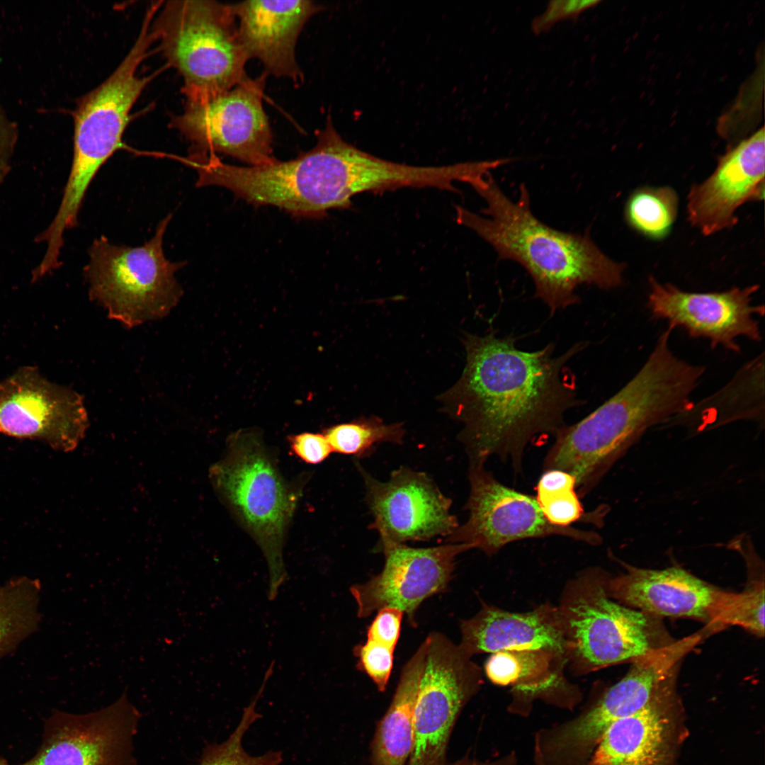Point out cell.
I'll use <instances>...</instances> for the list:
<instances>
[{"instance_id": "cell-6", "label": "cell", "mask_w": 765, "mask_h": 765, "mask_svg": "<svg viewBox=\"0 0 765 765\" xmlns=\"http://www.w3.org/2000/svg\"><path fill=\"white\" fill-rule=\"evenodd\" d=\"M171 218L163 219L142 246L117 245L101 236L89 249L84 274L90 299L128 328L164 317L181 298L175 275L185 262L169 261L163 250Z\"/></svg>"}, {"instance_id": "cell-25", "label": "cell", "mask_w": 765, "mask_h": 765, "mask_svg": "<svg viewBox=\"0 0 765 765\" xmlns=\"http://www.w3.org/2000/svg\"><path fill=\"white\" fill-rule=\"evenodd\" d=\"M545 518L559 526H571L578 521L601 523V512L597 509L585 513L576 492L574 477L560 470L544 471L539 479L536 498Z\"/></svg>"}, {"instance_id": "cell-30", "label": "cell", "mask_w": 765, "mask_h": 765, "mask_svg": "<svg viewBox=\"0 0 765 765\" xmlns=\"http://www.w3.org/2000/svg\"><path fill=\"white\" fill-rule=\"evenodd\" d=\"M393 652V649L368 639L353 649V654L358 659V668L368 674L380 692L385 691L390 679Z\"/></svg>"}, {"instance_id": "cell-29", "label": "cell", "mask_w": 765, "mask_h": 765, "mask_svg": "<svg viewBox=\"0 0 765 765\" xmlns=\"http://www.w3.org/2000/svg\"><path fill=\"white\" fill-rule=\"evenodd\" d=\"M726 626L736 625L755 635H764V580L753 583L744 591L735 594L725 622Z\"/></svg>"}, {"instance_id": "cell-19", "label": "cell", "mask_w": 765, "mask_h": 765, "mask_svg": "<svg viewBox=\"0 0 765 765\" xmlns=\"http://www.w3.org/2000/svg\"><path fill=\"white\" fill-rule=\"evenodd\" d=\"M765 134L761 127L732 147L703 183L693 186L688 196V219L703 234L710 235L734 226L737 209L750 199L763 198Z\"/></svg>"}, {"instance_id": "cell-18", "label": "cell", "mask_w": 765, "mask_h": 765, "mask_svg": "<svg viewBox=\"0 0 765 765\" xmlns=\"http://www.w3.org/2000/svg\"><path fill=\"white\" fill-rule=\"evenodd\" d=\"M625 568L619 576L606 578V589L611 599L652 616L696 618L714 629L724 628L734 593L678 567Z\"/></svg>"}, {"instance_id": "cell-4", "label": "cell", "mask_w": 765, "mask_h": 765, "mask_svg": "<svg viewBox=\"0 0 765 765\" xmlns=\"http://www.w3.org/2000/svg\"><path fill=\"white\" fill-rule=\"evenodd\" d=\"M209 477L217 494L264 553L269 572L268 597L274 600L288 579L283 546L298 492L285 480L260 438L251 433L230 438Z\"/></svg>"}, {"instance_id": "cell-24", "label": "cell", "mask_w": 765, "mask_h": 765, "mask_svg": "<svg viewBox=\"0 0 765 765\" xmlns=\"http://www.w3.org/2000/svg\"><path fill=\"white\" fill-rule=\"evenodd\" d=\"M41 592L39 580L26 576L0 584V659L38 629Z\"/></svg>"}, {"instance_id": "cell-31", "label": "cell", "mask_w": 765, "mask_h": 765, "mask_svg": "<svg viewBox=\"0 0 765 765\" xmlns=\"http://www.w3.org/2000/svg\"><path fill=\"white\" fill-rule=\"evenodd\" d=\"M601 3L599 0H552L545 11L531 22L534 35H539L551 30L559 21L576 20L584 11Z\"/></svg>"}, {"instance_id": "cell-16", "label": "cell", "mask_w": 765, "mask_h": 765, "mask_svg": "<svg viewBox=\"0 0 765 765\" xmlns=\"http://www.w3.org/2000/svg\"><path fill=\"white\" fill-rule=\"evenodd\" d=\"M649 283L648 308L653 317L667 320L673 329L680 327L691 337L710 340L713 348L722 346L733 352L740 350L736 341L740 336L761 341L755 316L764 315V306L752 304L758 285L720 293H688L654 277Z\"/></svg>"}, {"instance_id": "cell-35", "label": "cell", "mask_w": 765, "mask_h": 765, "mask_svg": "<svg viewBox=\"0 0 765 765\" xmlns=\"http://www.w3.org/2000/svg\"><path fill=\"white\" fill-rule=\"evenodd\" d=\"M456 765H519L516 754L509 753L495 760L480 761L464 758L456 761Z\"/></svg>"}, {"instance_id": "cell-36", "label": "cell", "mask_w": 765, "mask_h": 765, "mask_svg": "<svg viewBox=\"0 0 765 765\" xmlns=\"http://www.w3.org/2000/svg\"><path fill=\"white\" fill-rule=\"evenodd\" d=\"M0 765H10V764H8V762L4 759H3V758H1L0 756Z\"/></svg>"}, {"instance_id": "cell-34", "label": "cell", "mask_w": 765, "mask_h": 765, "mask_svg": "<svg viewBox=\"0 0 765 765\" xmlns=\"http://www.w3.org/2000/svg\"><path fill=\"white\" fill-rule=\"evenodd\" d=\"M13 146V132L0 112V183L9 171V158Z\"/></svg>"}, {"instance_id": "cell-5", "label": "cell", "mask_w": 765, "mask_h": 765, "mask_svg": "<svg viewBox=\"0 0 765 765\" xmlns=\"http://www.w3.org/2000/svg\"><path fill=\"white\" fill-rule=\"evenodd\" d=\"M152 30L169 64L183 79L186 99L222 94L247 76L249 58L232 4L167 1L154 17Z\"/></svg>"}, {"instance_id": "cell-14", "label": "cell", "mask_w": 765, "mask_h": 765, "mask_svg": "<svg viewBox=\"0 0 765 765\" xmlns=\"http://www.w3.org/2000/svg\"><path fill=\"white\" fill-rule=\"evenodd\" d=\"M89 424L82 397L49 381L36 367H21L0 381V434L69 452Z\"/></svg>"}, {"instance_id": "cell-1", "label": "cell", "mask_w": 765, "mask_h": 765, "mask_svg": "<svg viewBox=\"0 0 765 765\" xmlns=\"http://www.w3.org/2000/svg\"><path fill=\"white\" fill-rule=\"evenodd\" d=\"M466 364L458 382L443 396L449 413L461 422V438L470 463L497 457L521 470L527 446L554 434L564 416L581 402L567 364L586 347L578 342L555 355L549 344L522 351L512 336L468 334Z\"/></svg>"}, {"instance_id": "cell-27", "label": "cell", "mask_w": 765, "mask_h": 765, "mask_svg": "<svg viewBox=\"0 0 765 765\" xmlns=\"http://www.w3.org/2000/svg\"><path fill=\"white\" fill-rule=\"evenodd\" d=\"M404 434L402 424H385L375 416L337 424L324 433L332 452L356 457L368 455L381 443H402Z\"/></svg>"}, {"instance_id": "cell-9", "label": "cell", "mask_w": 765, "mask_h": 765, "mask_svg": "<svg viewBox=\"0 0 765 765\" xmlns=\"http://www.w3.org/2000/svg\"><path fill=\"white\" fill-rule=\"evenodd\" d=\"M700 640L693 635L658 647L633 662L628 673L572 720L538 731L536 754L542 765H586L607 728L646 707L664 688L675 665Z\"/></svg>"}, {"instance_id": "cell-2", "label": "cell", "mask_w": 765, "mask_h": 765, "mask_svg": "<svg viewBox=\"0 0 765 765\" xmlns=\"http://www.w3.org/2000/svg\"><path fill=\"white\" fill-rule=\"evenodd\" d=\"M672 330L667 327L659 335L642 367L618 392L554 434L544 471L570 473L583 497L647 429L690 409L691 393L705 368L675 356L669 346Z\"/></svg>"}, {"instance_id": "cell-33", "label": "cell", "mask_w": 765, "mask_h": 765, "mask_svg": "<svg viewBox=\"0 0 765 765\" xmlns=\"http://www.w3.org/2000/svg\"><path fill=\"white\" fill-rule=\"evenodd\" d=\"M293 453L309 464H318L327 459L332 450L324 434L302 433L289 438Z\"/></svg>"}, {"instance_id": "cell-32", "label": "cell", "mask_w": 765, "mask_h": 765, "mask_svg": "<svg viewBox=\"0 0 765 765\" xmlns=\"http://www.w3.org/2000/svg\"><path fill=\"white\" fill-rule=\"evenodd\" d=\"M403 615L402 611L394 607L380 609L368 628L367 639L395 650L400 635Z\"/></svg>"}, {"instance_id": "cell-10", "label": "cell", "mask_w": 765, "mask_h": 765, "mask_svg": "<svg viewBox=\"0 0 765 765\" xmlns=\"http://www.w3.org/2000/svg\"><path fill=\"white\" fill-rule=\"evenodd\" d=\"M414 711V742L407 765H456L448 760L455 722L482 685L480 668L460 645L432 632Z\"/></svg>"}, {"instance_id": "cell-23", "label": "cell", "mask_w": 765, "mask_h": 765, "mask_svg": "<svg viewBox=\"0 0 765 765\" xmlns=\"http://www.w3.org/2000/svg\"><path fill=\"white\" fill-rule=\"evenodd\" d=\"M428 649L427 638L402 669L388 709L370 744L371 765H407L414 742V711Z\"/></svg>"}, {"instance_id": "cell-21", "label": "cell", "mask_w": 765, "mask_h": 765, "mask_svg": "<svg viewBox=\"0 0 765 765\" xmlns=\"http://www.w3.org/2000/svg\"><path fill=\"white\" fill-rule=\"evenodd\" d=\"M460 647L471 657L484 652H545L568 662V645L557 607L513 613L484 605L460 623Z\"/></svg>"}, {"instance_id": "cell-26", "label": "cell", "mask_w": 765, "mask_h": 765, "mask_svg": "<svg viewBox=\"0 0 765 765\" xmlns=\"http://www.w3.org/2000/svg\"><path fill=\"white\" fill-rule=\"evenodd\" d=\"M678 197L669 187L642 188L628 199L625 216L629 225L654 239L664 237L675 220Z\"/></svg>"}, {"instance_id": "cell-20", "label": "cell", "mask_w": 765, "mask_h": 765, "mask_svg": "<svg viewBox=\"0 0 765 765\" xmlns=\"http://www.w3.org/2000/svg\"><path fill=\"white\" fill-rule=\"evenodd\" d=\"M240 42L249 59H259L266 75L302 79L295 59L298 38L322 7L313 1H246L232 4Z\"/></svg>"}, {"instance_id": "cell-12", "label": "cell", "mask_w": 765, "mask_h": 765, "mask_svg": "<svg viewBox=\"0 0 765 765\" xmlns=\"http://www.w3.org/2000/svg\"><path fill=\"white\" fill-rule=\"evenodd\" d=\"M468 479L469 516L447 537L448 543L468 544L488 555L514 541L552 536L600 543V536L593 531L551 523L536 498L501 483L484 463H470Z\"/></svg>"}, {"instance_id": "cell-15", "label": "cell", "mask_w": 765, "mask_h": 765, "mask_svg": "<svg viewBox=\"0 0 765 765\" xmlns=\"http://www.w3.org/2000/svg\"><path fill=\"white\" fill-rule=\"evenodd\" d=\"M380 546L385 555L382 571L350 588L357 604V616L365 618L384 607H394L406 613L413 625L421 604L447 589L456 557L473 549L468 544L453 543L426 548L402 543Z\"/></svg>"}, {"instance_id": "cell-17", "label": "cell", "mask_w": 765, "mask_h": 765, "mask_svg": "<svg viewBox=\"0 0 765 765\" xmlns=\"http://www.w3.org/2000/svg\"><path fill=\"white\" fill-rule=\"evenodd\" d=\"M360 472L373 516L370 527L379 533L380 545L448 537L458 526L451 500L425 473L402 467L381 482Z\"/></svg>"}, {"instance_id": "cell-7", "label": "cell", "mask_w": 765, "mask_h": 765, "mask_svg": "<svg viewBox=\"0 0 765 765\" xmlns=\"http://www.w3.org/2000/svg\"><path fill=\"white\" fill-rule=\"evenodd\" d=\"M155 40L151 22L144 19L139 35L112 74L83 96L74 112V151L70 173L57 212L64 222L77 220L93 178L122 145L129 113L150 77L137 70Z\"/></svg>"}, {"instance_id": "cell-22", "label": "cell", "mask_w": 765, "mask_h": 765, "mask_svg": "<svg viewBox=\"0 0 765 765\" xmlns=\"http://www.w3.org/2000/svg\"><path fill=\"white\" fill-rule=\"evenodd\" d=\"M662 692L646 707L616 720L586 765H659L669 748L671 725Z\"/></svg>"}, {"instance_id": "cell-8", "label": "cell", "mask_w": 765, "mask_h": 765, "mask_svg": "<svg viewBox=\"0 0 765 765\" xmlns=\"http://www.w3.org/2000/svg\"><path fill=\"white\" fill-rule=\"evenodd\" d=\"M607 576L590 569L569 583L557 607L574 670L586 674L660 647L652 616L608 596Z\"/></svg>"}, {"instance_id": "cell-28", "label": "cell", "mask_w": 765, "mask_h": 765, "mask_svg": "<svg viewBox=\"0 0 765 765\" xmlns=\"http://www.w3.org/2000/svg\"><path fill=\"white\" fill-rule=\"evenodd\" d=\"M264 688L262 685L251 703L244 708L239 722L229 737L222 743L210 744L203 749L197 765H280L283 758L280 751L251 756L243 747L246 732L261 717L256 706Z\"/></svg>"}, {"instance_id": "cell-3", "label": "cell", "mask_w": 765, "mask_h": 765, "mask_svg": "<svg viewBox=\"0 0 765 765\" xmlns=\"http://www.w3.org/2000/svg\"><path fill=\"white\" fill-rule=\"evenodd\" d=\"M470 185L486 203L484 215L458 205L457 222L488 242L499 260L521 264L533 280L536 296L552 313L577 303L575 290L582 284L601 289L622 284L624 265L606 256L588 233L559 231L537 219L523 185L516 201L504 194L491 171Z\"/></svg>"}, {"instance_id": "cell-11", "label": "cell", "mask_w": 765, "mask_h": 765, "mask_svg": "<svg viewBox=\"0 0 765 765\" xmlns=\"http://www.w3.org/2000/svg\"><path fill=\"white\" fill-rule=\"evenodd\" d=\"M266 76H246L227 91L186 99L183 113L171 124L192 144V152L225 154L250 166L276 159L262 104Z\"/></svg>"}, {"instance_id": "cell-13", "label": "cell", "mask_w": 765, "mask_h": 765, "mask_svg": "<svg viewBox=\"0 0 765 765\" xmlns=\"http://www.w3.org/2000/svg\"><path fill=\"white\" fill-rule=\"evenodd\" d=\"M140 718L125 693L88 713L55 710L38 752L18 765H137L134 740Z\"/></svg>"}]
</instances>
